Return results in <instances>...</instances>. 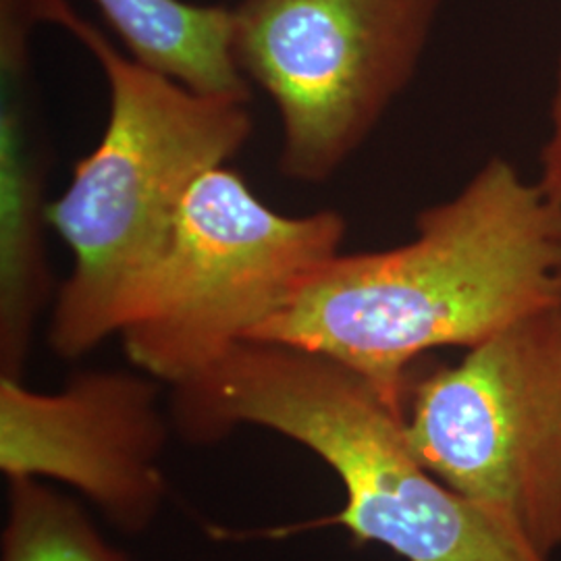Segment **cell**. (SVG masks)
I'll list each match as a JSON object with an SVG mask.
<instances>
[{
    "mask_svg": "<svg viewBox=\"0 0 561 561\" xmlns=\"http://www.w3.org/2000/svg\"><path fill=\"white\" fill-rule=\"evenodd\" d=\"M414 225L416 238L398 248L340 252L250 341L340 362L405 416L421 356L470 350L561 304V213L514 162L489 159Z\"/></svg>",
    "mask_w": 561,
    "mask_h": 561,
    "instance_id": "obj_1",
    "label": "cell"
},
{
    "mask_svg": "<svg viewBox=\"0 0 561 561\" xmlns=\"http://www.w3.org/2000/svg\"><path fill=\"white\" fill-rule=\"evenodd\" d=\"M101 65L108 119L96 148L48 204V227L71 252L53 300L48 343L76 360L119 337L175 233L196 183L252 136L248 102L198 94L119 53L69 0H42Z\"/></svg>",
    "mask_w": 561,
    "mask_h": 561,
    "instance_id": "obj_2",
    "label": "cell"
},
{
    "mask_svg": "<svg viewBox=\"0 0 561 561\" xmlns=\"http://www.w3.org/2000/svg\"><path fill=\"white\" fill-rule=\"evenodd\" d=\"M173 428L194 443L261 426L317 454L340 479V524L403 561H549L437 479L405 437V416L340 362L300 347L241 341L173 389Z\"/></svg>",
    "mask_w": 561,
    "mask_h": 561,
    "instance_id": "obj_3",
    "label": "cell"
},
{
    "mask_svg": "<svg viewBox=\"0 0 561 561\" xmlns=\"http://www.w3.org/2000/svg\"><path fill=\"white\" fill-rule=\"evenodd\" d=\"M345 233L337 210L287 217L227 164L206 173L119 333L123 352L173 389L194 381L333 261Z\"/></svg>",
    "mask_w": 561,
    "mask_h": 561,
    "instance_id": "obj_4",
    "label": "cell"
},
{
    "mask_svg": "<svg viewBox=\"0 0 561 561\" xmlns=\"http://www.w3.org/2000/svg\"><path fill=\"white\" fill-rule=\"evenodd\" d=\"M416 458L542 558L561 549V304L408 389Z\"/></svg>",
    "mask_w": 561,
    "mask_h": 561,
    "instance_id": "obj_5",
    "label": "cell"
},
{
    "mask_svg": "<svg viewBox=\"0 0 561 561\" xmlns=\"http://www.w3.org/2000/svg\"><path fill=\"white\" fill-rule=\"evenodd\" d=\"M445 0H240L233 57L275 104L279 173L335 178L412 83Z\"/></svg>",
    "mask_w": 561,
    "mask_h": 561,
    "instance_id": "obj_6",
    "label": "cell"
},
{
    "mask_svg": "<svg viewBox=\"0 0 561 561\" xmlns=\"http://www.w3.org/2000/svg\"><path fill=\"white\" fill-rule=\"evenodd\" d=\"M141 370H83L59 391L0 377V470L50 479L94 503L121 533L140 535L162 512L171 416Z\"/></svg>",
    "mask_w": 561,
    "mask_h": 561,
    "instance_id": "obj_7",
    "label": "cell"
},
{
    "mask_svg": "<svg viewBox=\"0 0 561 561\" xmlns=\"http://www.w3.org/2000/svg\"><path fill=\"white\" fill-rule=\"evenodd\" d=\"M41 23L42 0H0V377L18 381L57 296L44 241L50 144L32 65Z\"/></svg>",
    "mask_w": 561,
    "mask_h": 561,
    "instance_id": "obj_8",
    "label": "cell"
},
{
    "mask_svg": "<svg viewBox=\"0 0 561 561\" xmlns=\"http://www.w3.org/2000/svg\"><path fill=\"white\" fill-rule=\"evenodd\" d=\"M127 55L181 85L250 102L233 57V7L187 0H92Z\"/></svg>",
    "mask_w": 561,
    "mask_h": 561,
    "instance_id": "obj_9",
    "label": "cell"
},
{
    "mask_svg": "<svg viewBox=\"0 0 561 561\" xmlns=\"http://www.w3.org/2000/svg\"><path fill=\"white\" fill-rule=\"evenodd\" d=\"M0 561H136L104 541L78 503L42 479H7Z\"/></svg>",
    "mask_w": 561,
    "mask_h": 561,
    "instance_id": "obj_10",
    "label": "cell"
},
{
    "mask_svg": "<svg viewBox=\"0 0 561 561\" xmlns=\"http://www.w3.org/2000/svg\"><path fill=\"white\" fill-rule=\"evenodd\" d=\"M549 121H551V131L542 146L541 159H539L541 171H539L537 183H539L545 198L561 213V57L558 60V71H556Z\"/></svg>",
    "mask_w": 561,
    "mask_h": 561,
    "instance_id": "obj_11",
    "label": "cell"
}]
</instances>
